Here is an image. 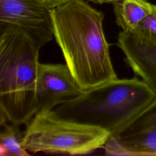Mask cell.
<instances>
[{
    "instance_id": "8fae6325",
    "label": "cell",
    "mask_w": 156,
    "mask_h": 156,
    "mask_svg": "<svg viewBox=\"0 0 156 156\" xmlns=\"http://www.w3.org/2000/svg\"><path fill=\"white\" fill-rule=\"evenodd\" d=\"M136 34L156 43V4L152 12L146 16L133 32Z\"/></svg>"
},
{
    "instance_id": "277c9868",
    "label": "cell",
    "mask_w": 156,
    "mask_h": 156,
    "mask_svg": "<svg viewBox=\"0 0 156 156\" xmlns=\"http://www.w3.org/2000/svg\"><path fill=\"white\" fill-rule=\"evenodd\" d=\"M106 130L62 118L53 110H40L27 124L22 145L32 153L85 155L104 147Z\"/></svg>"
},
{
    "instance_id": "9c48e42d",
    "label": "cell",
    "mask_w": 156,
    "mask_h": 156,
    "mask_svg": "<svg viewBox=\"0 0 156 156\" xmlns=\"http://www.w3.org/2000/svg\"><path fill=\"white\" fill-rule=\"evenodd\" d=\"M113 5L116 23L124 32H133L154 9L147 0H108Z\"/></svg>"
},
{
    "instance_id": "7a4b0ae2",
    "label": "cell",
    "mask_w": 156,
    "mask_h": 156,
    "mask_svg": "<svg viewBox=\"0 0 156 156\" xmlns=\"http://www.w3.org/2000/svg\"><path fill=\"white\" fill-rule=\"evenodd\" d=\"M156 100V93L137 77L116 79L83 91L52 110L59 117L99 127L116 136Z\"/></svg>"
},
{
    "instance_id": "4fadbf2b",
    "label": "cell",
    "mask_w": 156,
    "mask_h": 156,
    "mask_svg": "<svg viewBox=\"0 0 156 156\" xmlns=\"http://www.w3.org/2000/svg\"><path fill=\"white\" fill-rule=\"evenodd\" d=\"M108 0H97V2L98 4H103V3H107Z\"/></svg>"
},
{
    "instance_id": "5bb4252c",
    "label": "cell",
    "mask_w": 156,
    "mask_h": 156,
    "mask_svg": "<svg viewBox=\"0 0 156 156\" xmlns=\"http://www.w3.org/2000/svg\"><path fill=\"white\" fill-rule=\"evenodd\" d=\"M90 1H91L93 2H94V3H96L97 2V0H88Z\"/></svg>"
},
{
    "instance_id": "5b68a950",
    "label": "cell",
    "mask_w": 156,
    "mask_h": 156,
    "mask_svg": "<svg viewBox=\"0 0 156 156\" xmlns=\"http://www.w3.org/2000/svg\"><path fill=\"white\" fill-rule=\"evenodd\" d=\"M24 30L40 49L52 39L51 10L40 0H0V26Z\"/></svg>"
},
{
    "instance_id": "ba28073f",
    "label": "cell",
    "mask_w": 156,
    "mask_h": 156,
    "mask_svg": "<svg viewBox=\"0 0 156 156\" xmlns=\"http://www.w3.org/2000/svg\"><path fill=\"white\" fill-rule=\"evenodd\" d=\"M116 44L133 73L156 93V43L134 32L121 31Z\"/></svg>"
},
{
    "instance_id": "52a82bcc",
    "label": "cell",
    "mask_w": 156,
    "mask_h": 156,
    "mask_svg": "<svg viewBox=\"0 0 156 156\" xmlns=\"http://www.w3.org/2000/svg\"><path fill=\"white\" fill-rule=\"evenodd\" d=\"M82 92L66 64H40L36 89L38 111L52 110Z\"/></svg>"
},
{
    "instance_id": "8992f818",
    "label": "cell",
    "mask_w": 156,
    "mask_h": 156,
    "mask_svg": "<svg viewBox=\"0 0 156 156\" xmlns=\"http://www.w3.org/2000/svg\"><path fill=\"white\" fill-rule=\"evenodd\" d=\"M104 148L108 155L156 156V100Z\"/></svg>"
},
{
    "instance_id": "7c38bea8",
    "label": "cell",
    "mask_w": 156,
    "mask_h": 156,
    "mask_svg": "<svg viewBox=\"0 0 156 156\" xmlns=\"http://www.w3.org/2000/svg\"><path fill=\"white\" fill-rule=\"evenodd\" d=\"M42 4L50 10L67 4L72 0H40Z\"/></svg>"
},
{
    "instance_id": "30bf717a",
    "label": "cell",
    "mask_w": 156,
    "mask_h": 156,
    "mask_svg": "<svg viewBox=\"0 0 156 156\" xmlns=\"http://www.w3.org/2000/svg\"><path fill=\"white\" fill-rule=\"evenodd\" d=\"M11 123V122H10ZM0 155L1 156H29L30 154L22 145L23 135L18 126L6 121L0 122Z\"/></svg>"
},
{
    "instance_id": "3957f363",
    "label": "cell",
    "mask_w": 156,
    "mask_h": 156,
    "mask_svg": "<svg viewBox=\"0 0 156 156\" xmlns=\"http://www.w3.org/2000/svg\"><path fill=\"white\" fill-rule=\"evenodd\" d=\"M40 49L22 29L0 26L1 115L16 126L27 125L38 112Z\"/></svg>"
},
{
    "instance_id": "6da1fadb",
    "label": "cell",
    "mask_w": 156,
    "mask_h": 156,
    "mask_svg": "<svg viewBox=\"0 0 156 156\" xmlns=\"http://www.w3.org/2000/svg\"><path fill=\"white\" fill-rule=\"evenodd\" d=\"M54 37L83 91L117 79L104 30V13L84 0L51 10Z\"/></svg>"
}]
</instances>
